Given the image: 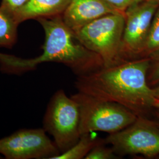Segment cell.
<instances>
[{"label": "cell", "instance_id": "1", "mask_svg": "<svg viewBox=\"0 0 159 159\" xmlns=\"http://www.w3.org/2000/svg\"><path fill=\"white\" fill-rule=\"evenodd\" d=\"M150 63V58H141L104 66L77 76L75 87L78 92L117 103L140 116L156 100L148 83Z\"/></svg>", "mask_w": 159, "mask_h": 159}, {"label": "cell", "instance_id": "2", "mask_svg": "<svg viewBox=\"0 0 159 159\" xmlns=\"http://www.w3.org/2000/svg\"><path fill=\"white\" fill-rule=\"evenodd\" d=\"M45 34L43 52L37 57L24 58L0 52V71L2 74L22 75L37 70L43 63H60L77 76L104 67L98 55L87 49L65 24L61 15L37 20Z\"/></svg>", "mask_w": 159, "mask_h": 159}, {"label": "cell", "instance_id": "3", "mask_svg": "<svg viewBox=\"0 0 159 159\" xmlns=\"http://www.w3.org/2000/svg\"><path fill=\"white\" fill-rule=\"evenodd\" d=\"M125 25V14L114 12L100 17L74 31L77 40L98 55L105 67L123 61L120 48Z\"/></svg>", "mask_w": 159, "mask_h": 159}, {"label": "cell", "instance_id": "4", "mask_svg": "<svg viewBox=\"0 0 159 159\" xmlns=\"http://www.w3.org/2000/svg\"><path fill=\"white\" fill-rule=\"evenodd\" d=\"M71 97L79 106L81 136L95 131L114 133L130 125L138 117L129 109L116 102L102 100L80 92Z\"/></svg>", "mask_w": 159, "mask_h": 159}, {"label": "cell", "instance_id": "5", "mask_svg": "<svg viewBox=\"0 0 159 159\" xmlns=\"http://www.w3.org/2000/svg\"><path fill=\"white\" fill-rule=\"evenodd\" d=\"M80 113L78 103L63 89L51 97L43 117V129L53 137L60 153L79 140Z\"/></svg>", "mask_w": 159, "mask_h": 159}, {"label": "cell", "instance_id": "6", "mask_svg": "<svg viewBox=\"0 0 159 159\" xmlns=\"http://www.w3.org/2000/svg\"><path fill=\"white\" fill-rule=\"evenodd\" d=\"M105 143L118 156L140 154L152 157L159 154V128L143 116H138L125 129L109 134Z\"/></svg>", "mask_w": 159, "mask_h": 159}, {"label": "cell", "instance_id": "7", "mask_svg": "<svg viewBox=\"0 0 159 159\" xmlns=\"http://www.w3.org/2000/svg\"><path fill=\"white\" fill-rule=\"evenodd\" d=\"M60 154L43 127L21 129L0 139V156L6 159H52Z\"/></svg>", "mask_w": 159, "mask_h": 159}, {"label": "cell", "instance_id": "8", "mask_svg": "<svg viewBox=\"0 0 159 159\" xmlns=\"http://www.w3.org/2000/svg\"><path fill=\"white\" fill-rule=\"evenodd\" d=\"M159 2L143 0L125 12V25L120 48L121 61L138 58L142 51Z\"/></svg>", "mask_w": 159, "mask_h": 159}, {"label": "cell", "instance_id": "9", "mask_svg": "<svg viewBox=\"0 0 159 159\" xmlns=\"http://www.w3.org/2000/svg\"><path fill=\"white\" fill-rule=\"evenodd\" d=\"M120 12L103 0H71L61 15L63 21L73 31L109 14Z\"/></svg>", "mask_w": 159, "mask_h": 159}, {"label": "cell", "instance_id": "10", "mask_svg": "<svg viewBox=\"0 0 159 159\" xmlns=\"http://www.w3.org/2000/svg\"><path fill=\"white\" fill-rule=\"evenodd\" d=\"M71 0H29L11 16L18 24L30 20H38L62 15Z\"/></svg>", "mask_w": 159, "mask_h": 159}, {"label": "cell", "instance_id": "11", "mask_svg": "<svg viewBox=\"0 0 159 159\" xmlns=\"http://www.w3.org/2000/svg\"><path fill=\"white\" fill-rule=\"evenodd\" d=\"M104 140L98 139L94 132L86 133L81 136L79 140L73 146L52 159H85L93 148Z\"/></svg>", "mask_w": 159, "mask_h": 159}, {"label": "cell", "instance_id": "12", "mask_svg": "<svg viewBox=\"0 0 159 159\" xmlns=\"http://www.w3.org/2000/svg\"><path fill=\"white\" fill-rule=\"evenodd\" d=\"M19 25L11 16L0 10V48L11 49L16 45Z\"/></svg>", "mask_w": 159, "mask_h": 159}, {"label": "cell", "instance_id": "13", "mask_svg": "<svg viewBox=\"0 0 159 159\" xmlns=\"http://www.w3.org/2000/svg\"><path fill=\"white\" fill-rule=\"evenodd\" d=\"M159 56V7L155 12L142 51L138 58L151 60Z\"/></svg>", "mask_w": 159, "mask_h": 159}, {"label": "cell", "instance_id": "14", "mask_svg": "<svg viewBox=\"0 0 159 159\" xmlns=\"http://www.w3.org/2000/svg\"><path fill=\"white\" fill-rule=\"evenodd\" d=\"M105 140L96 145L90 153L87 155L85 159H118L119 156L115 153L113 148L105 146Z\"/></svg>", "mask_w": 159, "mask_h": 159}, {"label": "cell", "instance_id": "15", "mask_svg": "<svg viewBox=\"0 0 159 159\" xmlns=\"http://www.w3.org/2000/svg\"><path fill=\"white\" fill-rule=\"evenodd\" d=\"M29 0H2L0 10L11 16L12 12L24 6Z\"/></svg>", "mask_w": 159, "mask_h": 159}, {"label": "cell", "instance_id": "16", "mask_svg": "<svg viewBox=\"0 0 159 159\" xmlns=\"http://www.w3.org/2000/svg\"><path fill=\"white\" fill-rule=\"evenodd\" d=\"M155 60L153 65H150L148 73V83L149 86L154 87L159 85V56L153 59Z\"/></svg>", "mask_w": 159, "mask_h": 159}, {"label": "cell", "instance_id": "17", "mask_svg": "<svg viewBox=\"0 0 159 159\" xmlns=\"http://www.w3.org/2000/svg\"><path fill=\"white\" fill-rule=\"evenodd\" d=\"M117 11L125 13L134 4L143 0H103Z\"/></svg>", "mask_w": 159, "mask_h": 159}, {"label": "cell", "instance_id": "18", "mask_svg": "<svg viewBox=\"0 0 159 159\" xmlns=\"http://www.w3.org/2000/svg\"><path fill=\"white\" fill-rule=\"evenodd\" d=\"M154 91V95L156 99H159V85H157L153 88Z\"/></svg>", "mask_w": 159, "mask_h": 159}, {"label": "cell", "instance_id": "19", "mask_svg": "<svg viewBox=\"0 0 159 159\" xmlns=\"http://www.w3.org/2000/svg\"><path fill=\"white\" fill-rule=\"evenodd\" d=\"M153 107H155L159 110V99H156L154 102Z\"/></svg>", "mask_w": 159, "mask_h": 159}, {"label": "cell", "instance_id": "20", "mask_svg": "<svg viewBox=\"0 0 159 159\" xmlns=\"http://www.w3.org/2000/svg\"><path fill=\"white\" fill-rule=\"evenodd\" d=\"M152 1H157V2H159V0H152Z\"/></svg>", "mask_w": 159, "mask_h": 159}, {"label": "cell", "instance_id": "21", "mask_svg": "<svg viewBox=\"0 0 159 159\" xmlns=\"http://www.w3.org/2000/svg\"><path fill=\"white\" fill-rule=\"evenodd\" d=\"M0 159H1V156H0Z\"/></svg>", "mask_w": 159, "mask_h": 159}, {"label": "cell", "instance_id": "22", "mask_svg": "<svg viewBox=\"0 0 159 159\" xmlns=\"http://www.w3.org/2000/svg\"></svg>", "mask_w": 159, "mask_h": 159}]
</instances>
